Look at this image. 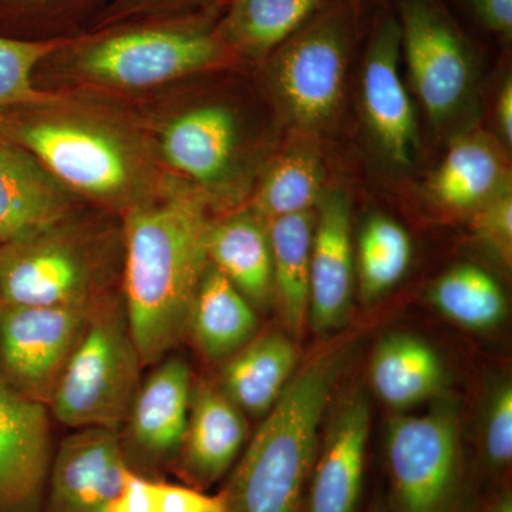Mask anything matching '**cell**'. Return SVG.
Here are the masks:
<instances>
[{
	"label": "cell",
	"mask_w": 512,
	"mask_h": 512,
	"mask_svg": "<svg viewBox=\"0 0 512 512\" xmlns=\"http://www.w3.org/2000/svg\"><path fill=\"white\" fill-rule=\"evenodd\" d=\"M412 239L399 222L375 215L360 231L357 242V272L360 296L376 302L402 281L412 262Z\"/></svg>",
	"instance_id": "f1b7e54d"
},
{
	"label": "cell",
	"mask_w": 512,
	"mask_h": 512,
	"mask_svg": "<svg viewBox=\"0 0 512 512\" xmlns=\"http://www.w3.org/2000/svg\"><path fill=\"white\" fill-rule=\"evenodd\" d=\"M99 302L70 306L0 303V380L49 407L64 367Z\"/></svg>",
	"instance_id": "30bf717a"
},
{
	"label": "cell",
	"mask_w": 512,
	"mask_h": 512,
	"mask_svg": "<svg viewBox=\"0 0 512 512\" xmlns=\"http://www.w3.org/2000/svg\"><path fill=\"white\" fill-rule=\"evenodd\" d=\"M497 120L505 144L511 147L512 144V82L510 77L505 80L497 104Z\"/></svg>",
	"instance_id": "74e56055"
},
{
	"label": "cell",
	"mask_w": 512,
	"mask_h": 512,
	"mask_svg": "<svg viewBox=\"0 0 512 512\" xmlns=\"http://www.w3.org/2000/svg\"><path fill=\"white\" fill-rule=\"evenodd\" d=\"M153 140L168 173L201 191L212 211H234L241 174V130L234 110L218 103L190 107L165 121Z\"/></svg>",
	"instance_id": "8fae6325"
},
{
	"label": "cell",
	"mask_w": 512,
	"mask_h": 512,
	"mask_svg": "<svg viewBox=\"0 0 512 512\" xmlns=\"http://www.w3.org/2000/svg\"><path fill=\"white\" fill-rule=\"evenodd\" d=\"M107 512H157V480L131 471Z\"/></svg>",
	"instance_id": "e575fe53"
},
{
	"label": "cell",
	"mask_w": 512,
	"mask_h": 512,
	"mask_svg": "<svg viewBox=\"0 0 512 512\" xmlns=\"http://www.w3.org/2000/svg\"><path fill=\"white\" fill-rule=\"evenodd\" d=\"M211 212L201 191L170 173L153 198L120 218V291L144 367L157 365L187 339L210 265Z\"/></svg>",
	"instance_id": "6da1fadb"
},
{
	"label": "cell",
	"mask_w": 512,
	"mask_h": 512,
	"mask_svg": "<svg viewBox=\"0 0 512 512\" xmlns=\"http://www.w3.org/2000/svg\"><path fill=\"white\" fill-rule=\"evenodd\" d=\"M474 234L505 266L512 261V192L505 188L473 212Z\"/></svg>",
	"instance_id": "1f68e13d"
},
{
	"label": "cell",
	"mask_w": 512,
	"mask_h": 512,
	"mask_svg": "<svg viewBox=\"0 0 512 512\" xmlns=\"http://www.w3.org/2000/svg\"><path fill=\"white\" fill-rule=\"evenodd\" d=\"M325 0H229L218 26L222 42L235 56L272 55L315 15Z\"/></svg>",
	"instance_id": "484cf974"
},
{
	"label": "cell",
	"mask_w": 512,
	"mask_h": 512,
	"mask_svg": "<svg viewBox=\"0 0 512 512\" xmlns=\"http://www.w3.org/2000/svg\"><path fill=\"white\" fill-rule=\"evenodd\" d=\"M298 360L288 335L265 333L222 362L215 383L245 416L264 417L284 393Z\"/></svg>",
	"instance_id": "44dd1931"
},
{
	"label": "cell",
	"mask_w": 512,
	"mask_h": 512,
	"mask_svg": "<svg viewBox=\"0 0 512 512\" xmlns=\"http://www.w3.org/2000/svg\"><path fill=\"white\" fill-rule=\"evenodd\" d=\"M316 214L286 215L268 222L275 303L289 335L299 338L309 323L311 252Z\"/></svg>",
	"instance_id": "d4e9b609"
},
{
	"label": "cell",
	"mask_w": 512,
	"mask_h": 512,
	"mask_svg": "<svg viewBox=\"0 0 512 512\" xmlns=\"http://www.w3.org/2000/svg\"><path fill=\"white\" fill-rule=\"evenodd\" d=\"M476 512H512V494L510 487L501 485Z\"/></svg>",
	"instance_id": "f35d334b"
},
{
	"label": "cell",
	"mask_w": 512,
	"mask_h": 512,
	"mask_svg": "<svg viewBox=\"0 0 512 512\" xmlns=\"http://www.w3.org/2000/svg\"><path fill=\"white\" fill-rule=\"evenodd\" d=\"M370 424L369 392L357 384L340 399L320 439L303 512L359 511Z\"/></svg>",
	"instance_id": "9a60e30c"
},
{
	"label": "cell",
	"mask_w": 512,
	"mask_h": 512,
	"mask_svg": "<svg viewBox=\"0 0 512 512\" xmlns=\"http://www.w3.org/2000/svg\"><path fill=\"white\" fill-rule=\"evenodd\" d=\"M201 0H111L97 18L94 30L131 20L175 18Z\"/></svg>",
	"instance_id": "d6a6232c"
},
{
	"label": "cell",
	"mask_w": 512,
	"mask_h": 512,
	"mask_svg": "<svg viewBox=\"0 0 512 512\" xmlns=\"http://www.w3.org/2000/svg\"><path fill=\"white\" fill-rule=\"evenodd\" d=\"M259 316L227 276L208 265L192 305L187 339L208 362H225L258 336Z\"/></svg>",
	"instance_id": "7402d4cb"
},
{
	"label": "cell",
	"mask_w": 512,
	"mask_h": 512,
	"mask_svg": "<svg viewBox=\"0 0 512 512\" xmlns=\"http://www.w3.org/2000/svg\"><path fill=\"white\" fill-rule=\"evenodd\" d=\"M446 379L439 353L409 333H392L380 340L370 363L373 392L394 410L412 409L441 396Z\"/></svg>",
	"instance_id": "cb8c5ba5"
},
{
	"label": "cell",
	"mask_w": 512,
	"mask_h": 512,
	"mask_svg": "<svg viewBox=\"0 0 512 512\" xmlns=\"http://www.w3.org/2000/svg\"><path fill=\"white\" fill-rule=\"evenodd\" d=\"M0 137L28 150L84 204L117 218L153 198L170 174L136 124L66 97L3 111Z\"/></svg>",
	"instance_id": "7a4b0ae2"
},
{
	"label": "cell",
	"mask_w": 512,
	"mask_h": 512,
	"mask_svg": "<svg viewBox=\"0 0 512 512\" xmlns=\"http://www.w3.org/2000/svg\"><path fill=\"white\" fill-rule=\"evenodd\" d=\"M323 195V165L318 151L293 147L269 168L249 208L269 222L312 211Z\"/></svg>",
	"instance_id": "83f0119b"
},
{
	"label": "cell",
	"mask_w": 512,
	"mask_h": 512,
	"mask_svg": "<svg viewBox=\"0 0 512 512\" xmlns=\"http://www.w3.org/2000/svg\"><path fill=\"white\" fill-rule=\"evenodd\" d=\"M390 512H470L461 412L453 397L421 414H397L384 441Z\"/></svg>",
	"instance_id": "52a82bcc"
},
{
	"label": "cell",
	"mask_w": 512,
	"mask_h": 512,
	"mask_svg": "<svg viewBox=\"0 0 512 512\" xmlns=\"http://www.w3.org/2000/svg\"><path fill=\"white\" fill-rule=\"evenodd\" d=\"M157 512H225L221 491L208 494L191 485L157 480Z\"/></svg>",
	"instance_id": "836d02e7"
},
{
	"label": "cell",
	"mask_w": 512,
	"mask_h": 512,
	"mask_svg": "<svg viewBox=\"0 0 512 512\" xmlns=\"http://www.w3.org/2000/svg\"><path fill=\"white\" fill-rule=\"evenodd\" d=\"M84 205L33 154L0 137V245L43 231Z\"/></svg>",
	"instance_id": "d6986e66"
},
{
	"label": "cell",
	"mask_w": 512,
	"mask_h": 512,
	"mask_svg": "<svg viewBox=\"0 0 512 512\" xmlns=\"http://www.w3.org/2000/svg\"><path fill=\"white\" fill-rule=\"evenodd\" d=\"M359 339L330 343L293 373L221 490L225 512H303L320 423Z\"/></svg>",
	"instance_id": "3957f363"
},
{
	"label": "cell",
	"mask_w": 512,
	"mask_h": 512,
	"mask_svg": "<svg viewBox=\"0 0 512 512\" xmlns=\"http://www.w3.org/2000/svg\"><path fill=\"white\" fill-rule=\"evenodd\" d=\"M131 471L117 431L76 430L53 454L43 512H107Z\"/></svg>",
	"instance_id": "5bb4252c"
},
{
	"label": "cell",
	"mask_w": 512,
	"mask_h": 512,
	"mask_svg": "<svg viewBox=\"0 0 512 512\" xmlns=\"http://www.w3.org/2000/svg\"><path fill=\"white\" fill-rule=\"evenodd\" d=\"M366 512H390L389 508H387L384 494H377L376 497L373 498L372 504L369 505Z\"/></svg>",
	"instance_id": "ab89813d"
},
{
	"label": "cell",
	"mask_w": 512,
	"mask_h": 512,
	"mask_svg": "<svg viewBox=\"0 0 512 512\" xmlns=\"http://www.w3.org/2000/svg\"><path fill=\"white\" fill-rule=\"evenodd\" d=\"M481 466L494 481L510 471L512 461V386L500 380L484 403L480 436Z\"/></svg>",
	"instance_id": "4dcf8cb0"
},
{
	"label": "cell",
	"mask_w": 512,
	"mask_h": 512,
	"mask_svg": "<svg viewBox=\"0 0 512 512\" xmlns=\"http://www.w3.org/2000/svg\"><path fill=\"white\" fill-rule=\"evenodd\" d=\"M192 384L187 360L173 353L141 382L119 431L128 464L137 473L151 477L173 467L187 430Z\"/></svg>",
	"instance_id": "7c38bea8"
},
{
	"label": "cell",
	"mask_w": 512,
	"mask_h": 512,
	"mask_svg": "<svg viewBox=\"0 0 512 512\" xmlns=\"http://www.w3.org/2000/svg\"><path fill=\"white\" fill-rule=\"evenodd\" d=\"M400 35L414 92L437 127L473 107V50L437 0H400Z\"/></svg>",
	"instance_id": "9c48e42d"
},
{
	"label": "cell",
	"mask_w": 512,
	"mask_h": 512,
	"mask_svg": "<svg viewBox=\"0 0 512 512\" xmlns=\"http://www.w3.org/2000/svg\"><path fill=\"white\" fill-rule=\"evenodd\" d=\"M208 258L256 312L265 313L274 306L268 222L251 208L234 210L221 220L214 218L208 235Z\"/></svg>",
	"instance_id": "ffe728a7"
},
{
	"label": "cell",
	"mask_w": 512,
	"mask_h": 512,
	"mask_svg": "<svg viewBox=\"0 0 512 512\" xmlns=\"http://www.w3.org/2000/svg\"><path fill=\"white\" fill-rule=\"evenodd\" d=\"M429 299L441 315L471 332L497 328L507 313V298L497 279L474 264L457 265L441 275Z\"/></svg>",
	"instance_id": "4316f807"
},
{
	"label": "cell",
	"mask_w": 512,
	"mask_h": 512,
	"mask_svg": "<svg viewBox=\"0 0 512 512\" xmlns=\"http://www.w3.org/2000/svg\"><path fill=\"white\" fill-rule=\"evenodd\" d=\"M470 5L485 28L511 39L512 0H470Z\"/></svg>",
	"instance_id": "d590c367"
},
{
	"label": "cell",
	"mask_w": 512,
	"mask_h": 512,
	"mask_svg": "<svg viewBox=\"0 0 512 512\" xmlns=\"http://www.w3.org/2000/svg\"><path fill=\"white\" fill-rule=\"evenodd\" d=\"M72 37L16 39L0 35V113L16 107L55 103L62 94L37 89L35 72L69 45Z\"/></svg>",
	"instance_id": "f546056e"
},
{
	"label": "cell",
	"mask_w": 512,
	"mask_h": 512,
	"mask_svg": "<svg viewBox=\"0 0 512 512\" xmlns=\"http://www.w3.org/2000/svg\"><path fill=\"white\" fill-rule=\"evenodd\" d=\"M50 416L0 380V512H43L55 454Z\"/></svg>",
	"instance_id": "4fadbf2b"
},
{
	"label": "cell",
	"mask_w": 512,
	"mask_h": 512,
	"mask_svg": "<svg viewBox=\"0 0 512 512\" xmlns=\"http://www.w3.org/2000/svg\"><path fill=\"white\" fill-rule=\"evenodd\" d=\"M121 220L84 210L29 237L0 245V303L70 306L120 291Z\"/></svg>",
	"instance_id": "277c9868"
},
{
	"label": "cell",
	"mask_w": 512,
	"mask_h": 512,
	"mask_svg": "<svg viewBox=\"0 0 512 512\" xmlns=\"http://www.w3.org/2000/svg\"><path fill=\"white\" fill-rule=\"evenodd\" d=\"M508 187L501 151L481 134L457 138L427 183L431 200L460 214H473Z\"/></svg>",
	"instance_id": "603a6c76"
},
{
	"label": "cell",
	"mask_w": 512,
	"mask_h": 512,
	"mask_svg": "<svg viewBox=\"0 0 512 512\" xmlns=\"http://www.w3.org/2000/svg\"><path fill=\"white\" fill-rule=\"evenodd\" d=\"M70 0H0V25H16L32 16L46 13V9L60 6Z\"/></svg>",
	"instance_id": "8d00e7d4"
},
{
	"label": "cell",
	"mask_w": 512,
	"mask_h": 512,
	"mask_svg": "<svg viewBox=\"0 0 512 512\" xmlns=\"http://www.w3.org/2000/svg\"><path fill=\"white\" fill-rule=\"evenodd\" d=\"M121 291L94 306L49 402L53 419L80 429L119 431L143 377Z\"/></svg>",
	"instance_id": "8992f818"
},
{
	"label": "cell",
	"mask_w": 512,
	"mask_h": 512,
	"mask_svg": "<svg viewBox=\"0 0 512 512\" xmlns=\"http://www.w3.org/2000/svg\"><path fill=\"white\" fill-rule=\"evenodd\" d=\"M350 30L343 13L319 16L272 53L268 79L282 111L296 127L319 130L342 103Z\"/></svg>",
	"instance_id": "ba28073f"
},
{
	"label": "cell",
	"mask_w": 512,
	"mask_h": 512,
	"mask_svg": "<svg viewBox=\"0 0 512 512\" xmlns=\"http://www.w3.org/2000/svg\"><path fill=\"white\" fill-rule=\"evenodd\" d=\"M247 416L215 382L192 384L190 416L171 470L185 484L207 491L228 476L248 443Z\"/></svg>",
	"instance_id": "ac0fdd59"
},
{
	"label": "cell",
	"mask_w": 512,
	"mask_h": 512,
	"mask_svg": "<svg viewBox=\"0 0 512 512\" xmlns=\"http://www.w3.org/2000/svg\"><path fill=\"white\" fill-rule=\"evenodd\" d=\"M50 59L77 82L133 92L227 67L237 56L215 29L178 18H156L72 37Z\"/></svg>",
	"instance_id": "5b68a950"
},
{
	"label": "cell",
	"mask_w": 512,
	"mask_h": 512,
	"mask_svg": "<svg viewBox=\"0 0 512 512\" xmlns=\"http://www.w3.org/2000/svg\"><path fill=\"white\" fill-rule=\"evenodd\" d=\"M402 35L396 19L377 26L363 67L362 100L367 126L383 156L407 167L419 153L416 111L400 74Z\"/></svg>",
	"instance_id": "2e32d148"
},
{
	"label": "cell",
	"mask_w": 512,
	"mask_h": 512,
	"mask_svg": "<svg viewBox=\"0 0 512 512\" xmlns=\"http://www.w3.org/2000/svg\"><path fill=\"white\" fill-rule=\"evenodd\" d=\"M355 288L352 205L348 192L323 195L316 214L311 252L309 325L319 336L345 328Z\"/></svg>",
	"instance_id": "e0dca14e"
}]
</instances>
